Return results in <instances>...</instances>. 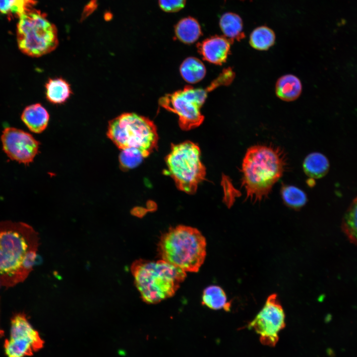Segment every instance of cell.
I'll return each instance as SVG.
<instances>
[{"mask_svg":"<svg viewBox=\"0 0 357 357\" xmlns=\"http://www.w3.org/2000/svg\"><path fill=\"white\" fill-rule=\"evenodd\" d=\"M39 245L30 225L0 222V285L9 288L23 282L33 270Z\"/></svg>","mask_w":357,"mask_h":357,"instance_id":"1","label":"cell"},{"mask_svg":"<svg viewBox=\"0 0 357 357\" xmlns=\"http://www.w3.org/2000/svg\"><path fill=\"white\" fill-rule=\"evenodd\" d=\"M285 154L279 147L257 145L250 147L241 166L242 186L252 202L265 198L286 170Z\"/></svg>","mask_w":357,"mask_h":357,"instance_id":"2","label":"cell"},{"mask_svg":"<svg viewBox=\"0 0 357 357\" xmlns=\"http://www.w3.org/2000/svg\"><path fill=\"white\" fill-rule=\"evenodd\" d=\"M130 271L142 300L148 304L173 297L186 277L185 271L162 259L136 260Z\"/></svg>","mask_w":357,"mask_h":357,"instance_id":"3","label":"cell"},{"mask_svg":"<svg viewBox=\"0 0 357 357\" xmlns=\"http://www.w3.org/2000/svg\"><path fill=\"white\" fill-rule=\"evenodd\" d=\"M206 240L196 228L178 225L170 228L159 241L162 259L185 272H197L205 261Z\"/></svg>","mask_w":357,"mask_h":357,"instance_id":"4","label":"cell"},{"mask_svg":"<svg viewBox=\"0 0 357 357\" xmlns=\"http://www.w3.org/2000/svg\"><path fill=\"white\" fill-rule=\"evenodd\" d=\"M234 75L230 68L226 69L206 88H195L186 86L183 89L163 96L159 99V104L178 116V124L181 129H192L199 126L204 119L200 109L208 94L217 87L229 84Z\"/></svg>","mask_w":357,"mask_h":357,"instance_id":"5","label":"cell"},{"mask_svg":"<svg viewBox=\"0 0 357 357\" xmlns=\"http://www.w3.org/2000/svg\"><path fill=\"white\" fill-rule=\"evenodd\" d=\"M107 135L119 149L136 148L144 158L158 147L159 137L155 123L134 113H124L111 120Z\"/></svg>","mask_w":357,"mask_h":357,"instance_id":"6","label":"cell"},{"mask_svg":"<svg viewBox=\"0 0 357 357\" xmlns=\"http://www.w3.org/2000/svg\"><path fill=\"white\" fill-rule=\"evenodd\" d=\"M16 38L21 52L35 58L51 53L59 44L55 26L44 13L33 8L19 17Z\"/></svg>","mask_w":357,"mask_h":357,"instance_id":"7","label":"cell"},{"mask_svg":"<svg viewBox=\"0 0 357 357\" xmlns=\"http://www.w3.org/2000/svg\"><path fill=\"white\" fill-rule=\"evenodd\" d=\"M165 161L178 188L189 194L195 193L206 176L199 146L190 141L172 143Z\"/></svg>","mask_w":357,"mask_h":357,"instance_id":"8","label":"cell"},{"mask_svg":"<svg viewBox=\"0 0 357 357\" xmlns=\"http://www.w3.org/2000/svg\"><path fill=\"white\" fill-rule=\"evenodd\" d=\"M285 326V312L276 294L268 297L263 308L248 325L259 335L263 345L270 347L276 345L278 334Z\"/></svg>","mask_w":357,"mask_h":357,"instance_id":"9","label":"cell"},{"mask_svg":"<svg viewBox=\"0 0 357 357\" xmlns=\"http://www.w3.org/2000/svg\"><path fill=\"white\" fill-rule=\"evenodd\" d=\"M2 148L11 160L28 165L39 151V142L30 133L14 127H6L1 136Z\"/></svg>","mask_w":357,"mask_h":357,"instance_id":"10","label":"cell"},{"mask_svg":"<svg viewBox=\"0 0 357 357\" xmlns=\"http://www.w3.org/2000/svg\"><path fill=\"white\" fill-rule=\"evenodd\" d=\"M44 341L39 333L25 332L5 340L4 348L8 357H25L43 348Z\"/></svg>","mask_w":357,"mask_h":357,"instance_id":"11","label":"cell"},{"mask_svg":"<svg viewBox=\"0 0 357 357\" xmlns=\"http://www.w3.org/2000/svg\"><path fill=\"white\" fill-rule=\"evenodd\" d=\"M233 43L224 35H215L198 43L197 47L204 60L215 64L222 65L226 61Z\"/></svg>","mask_w":357,"mask_h":357,"instance_id":"12","label":"cell"},{"mask_svg":"<svg viewBox=\"0 0 357 357\" xmlns=\"http://www.w3.org/2000/svg\"><path fill=\"white\" fill-rule=\"evenodd\" d=\"M21 119L31 131L40 133L47 127L49 114L40 104H34L26 107L21 115Z\"/></svg>","mask_w":357,"mask_h":357,"instance_id":"13","label":"cell"},{"mask_svg":"<svg viewBox=\"0 0 357 357\" xmlns=\"http://www.w3.org/2000/svg\"><path fill=\"white\" fill-rule=\"evenodd\" d=\"M301 91L302 85L299 79L293 74H286L280 77L275 85L277 97L287 102L298 99Z\"/></svg>","mask_w":357,"mask_h":357,"instance_id":"14","label":"cell"},{"mask_svg":"<svg viewBox=\"0 0 357 357\" xmlns=\"http://www.w3.org/2000/svg\"><path fill=\"white\" fill-rule=\"evenodd\" d=\"M219 26L224 36L234 42L243 39V23L241 17L232 12H225L219 20Z\"/></svg>","mask_w":357,"mask_h":357,"instance_id":"15","label":"cell"},{"mask_svg":"<svg viewBox=\"0 0 357 357\" xmlns=\"http://www.w3.org/2000/svg\"><path fill=\"white\" fill-rule=\"evenodd\" d=\"M177 38L185 44H192L202 35L201 27L197 20L191 16L183 18L175 26Z\"/></svg>","mask_w":357,"mask_h":357,"instance_id":"16","label":"cell"},{"mask_svg":"<svg viewBox=\"0 0 357 357\" xmlns=\"http://www.w3.org/2000/svg\"><path fill=\"white\" fill-rule=\"evenodd\" d=\"M45 87L47 99L53 104L65 102L72 93L69 83L61 78L50 79Z\"/></svg>","mask_w":357,"mask_h":357,"instance_id":"17","label":"cell"},{"mask_svg":"<svg viewBox=\"0 0 357 357\" xmlns=\"http://www.w3.org/2000/svg\"><path fill=\"white\" fill-rule=\"evenodd\" d=\"M305 174L312 178L323 177L329 169V162L323 154L314 152L308 155L303 163Z\"/></svg>","mask_w":357,"mask_h":357,"instance_id":"18","label":"cell"},{"mask_svg":"<svg viewBox=\"0 0 357 357\" xmlns=\"http://www.w3.org/2000/svg\"><path fill=\"white\" fill-rule=\"evenodd\" d=\"M202 303L211 309H224L227 311H230L231 306L224 291L216 285L208 286L203 290Z\"/></svg>","mask_w":357,"mask_h":357,"instance_id":"19","label":"cell"},{"mask_svg":"<svg viewBox=\"0 0 357 357\" xmlns=\"http://www.w3.org/2000/svg\"><path fill=\"white\" fill-rule=\"evenodd\" d=\"M276 35L274 31L269 27L262 25L253 30L249 36V44L258 51H267L274 45Z\"/></svg>","mask_w":357,"mask_h":357,"instance_id":"20","label":"cell"},{"mask_svg":"<svg viewBox=\"0 0 357 357\" xmlns=\"http://www.w3.org/2000/svg\"><path fill=\"white\" fill-rule=\"evenodd\" d=\"M180 73L182 78L188 83H196L204 77L206 68L199 59L189 57L181 63Z\"/></svg>","mask_w":357,"mask_h":357,"instance_id":"21","label":"cell"},{"mask_svg":"<svg viewBox=\"0 0 357 357\" xmlns=\"http://www.w3.org/2000/svg\"><path fill=\"white\" fill-rule=\"evenodd\" d=\"M341 228L350 242L357 245V197L346 210L342 219Z\"/></svg>","mask_w":357,"mask_h":357,"instance_id":"22","label":"cell"},{"mask_svg":"<svg viewBox=\"0 0 357 357\" xmlns=\"http://www.w3.org/2000/svg\"><path fill=\"white\" fill-rule=\"evenodd\" d=\"M35 0H0V12L9 19L19 18L33 8Z\"/></svg>","mask_w":357,"mask_h":357,"instance_id":"23","label":"cell"},{"mask_svg":"<svg viewBox=\"0 0 357 357\" xmlns=\"http://www.w3.org/2000/svg\"><path fill=\"white\" fill-rule=\"evenodd\" d=\"M281 194L286 204L294 209H299L303 206L307 201L305 193L294 186H283L281 190Z\"/></svg>","mask_w":357,"mask_h":357,"instance_id":"24","label":"cell"},{"mask_svg":"<svg viewBox=\"0 0 357 357\" xmlns=\"http://www.w3.org/2000/svg\"><path fill=\"white\" fill-rule=\"evenodd\" d=\"M144 157L141 152L134 148L121 150L119 156L121 168L127 170L137 167L143 161Z\"/></svg>","mask_w":357,"mask_h":357,"instance_id":"25","label":"cell"},{"mask_svg":"<svg viewBox=\"0 0 357 357\" xmlns=\"http://www.w3.org/2000/svg\"><path fill=\"white\" fill-rule=\"evenodd\" d=\"M160 7L167 12H176L183 8L186 0H159Z\"/></svg>","mask_w":357,"mask_h":357,"instance_id":"26","label":"cell"},{"mask_svg":"<svg viewBox=\"0 0 357 357\" xmlns=\"http://www.w3.org/2000/svg\"><path fill=\"white\" fill-rule=\"evenodd\" d=\"M3 331L0 329V338L3 336Z\"/></svg>","mask_w":357,"mask_h":357,"instance_id":"27","label":"cell"},{"mask_svg":"<svg viewBox=\"0 0 357 357\" xmlns=\"http://www.w3.org/2000/svg\"><path fill=\"white\" fill-rule=\"evenodd\" d=\"M240 0V1H245V0H249V1H251V0Z\"/></svg>","mask_w":357,"mask_h":357,"instance_id":"28","label":"cell"}]
</instances>
